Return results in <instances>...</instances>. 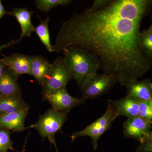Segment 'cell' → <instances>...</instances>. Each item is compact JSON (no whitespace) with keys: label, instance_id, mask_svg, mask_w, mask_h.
I'll return each mask as SVG.
<instances>
[{"label":"cell","instance_id":"cell-1","mask_svg":"<svg viewBox=\"0 0 152 152\" xmlns=\"http://www.w3.org/2000/svg\"><path fill=\"white\" fill-rule=\"evenodd\" d=\"M152 4L151 0H112L102 8L74 12L60 28L53 52L70 47L88 51L97 57L103 74L126 87L152 67L140 44L141 24Z\"/></svg>","mask_w":152,"mask_h":152},{"label":"cell","instance_id":"cell-2","mask_svg":"<svg viewBox=\"0 0 152 152\" xmlns=\"http://www.w3.org/2000/svg\"><path fill=\"white\" fill-rule=\"evenodd\" d=\"M63 51L64 61L80 88L88 75L96 73L100 69L97 57L88 51L70 47Z\"/></svg>","mask_w":152,"mask_h":152},{"label":"cell","instance_id":"cell-3","mask_svg":"<svg viewBox=\"0 0 152 152\" xmlns=\"http://www.w3.org/2000/svg\"><path fill=\"white\" fill-rule=\"evenodd\" d=\"M118 116L113 106L108 102L107 110L104 115L84 129L73 133L71 136L72 141L77 138L88 136L91 139L93 148L96 151L98 148L99 139L106 131L111 129L112 124Z\"/></svg>","mask_w":152,"mask_h":152},{"label":"cell","instance_id":"cell-4","mask_svg":"<svg viewBox=\"0 0 152 152\" xmlns=\"http://www.w3.org/2000/svg\"><path fill=\"white\" fill-rule=\"evenodd\" d=\"M68 112L61 111L53 108L49 109L40 117L37 122L31 126L39 132L43 138H48L51 143H56L55 135L67 119Z\"/></svg>","mask_w":152,"mask_h":152},{"label":"cell","instance_id":"cell-5","mask_svg":"<svg viewBox=\"0 0 152 152\" xmlns=\"http://www.w3.org/2000/svg\"><path fill=\"white\" fill-rule=\"evenodd\" d=\"M117 83L114 76L106 74L96 73L88 75L80 87L82 97L93 99L107 94Z\"/></svg>","mask_w":152,"mask_h":152},{"label":"cell","instance_id":"cell-6","mask_svg":"<svg viewBox=\"0 0 152 152\" xmlns=\"http://www.w3.org/2000/svg\"><path fill=\"white\" fill-rule=\"evenodd\" d=\"M51 64L52 69L49 77L42 86L43 95L66 86L72 79L63 57H58Z\"/></svg>","mask_w":152,"mask_h":152},{"label":"cell","instance_id":"cell-7","mask_svg":"<svg viewBox=\"0 0 152 152\" xmlns=\"http://www.w3.org/2000/svg\"><path fill=\"white\" fill-rule=\"evenodd\" d=\"M44 99L50 104L52 108L61 111L69 112L76 106L84 103L83 98L75 97L68 93L66 86L43 95Z\"/></svg>","mask_w":152,"mask_h":152},{"label":"cell","instance_id":"cell-8","mask_svg":"<svg viewBox=\"0 0 152 152\" xmlns=\"http://www.w3.org/2000/svg\"><path fill=\"white\" fill-rule=\"evenodd\" d=\"M123 134L126 138H132L142 142L152 138L151 124L137 116L128 118L123 124Z\"/></svg>","mask_w":152,"mask_h":152},{"label":"cell","instance_id":"cell-9","mask_svg":"<svg viewBox=\"0 0 152 152\" xmlns=\"http://www.w3.org/2000/svg\"><path fill=\"white\" fill-rule=\"evenodd\" d=\"M126 96L139 102L152 100V83L151 79L137 80L126 86Z\"/></svg>","mask_w":152,"mask_h":152},{"label":"cell","instance_id":"cell-10","mask_svg":"<svg viewBox=\"0 0 152 152\" xmlns=\"http://www.w3.org/2000/svg\"><path fill=\"white\" fill-rule=\"evenodd\" d=\"M29 109L14 112L0 116V129L13 132H21L26 128L24 126L25 120Z\"/></svg>","mask_w":152,"mask_h":152},{"label":"cell","instance_id":"cell-11","mask_svg":"<svg viewBox=\"0 0 152 152\" xmlns=\"http://www.w3.org/2000/svg\"><path fill=\"white\" fill-rule=\"evenodd\" d=\"M4 59L7 67L18 76L23 74L32 75L31 56L14 53Z\"/></svg>","mask_w":152,"mask_h":152},{"label":"cell","instance_id":"cell-12","mask_svg":"<svg viewBox=\"0 0 152 152\" xmlns=\"http://www.w3.org/2000/svg\"><path fill=\"white\" fill-rule=\"evenodd\" d=\"M19 77L6 67L0 77V96H21V88L18 82Z\"/></svg>","mask_w":152,"mask_h":152},{"label":"cell","instance_id":"cell-13","mask_svg":"<svg viewBox=\"0 0 152 152\" xmlns=\"http://www.w3.org/2000/svg\"><path fill=\"white\" fill-rule=\"evenodd\" d=\"M107 101L113 105L119 116H124L128 119L138 115L139 102L134 98L126 96L119 99Z\"/></svg>","mask_w":152,"mask_h":152},{"label":"cell","instance_id":"cell-14","mask_svg":"<svg viewBox=\"0 0 152 152\" xmlns=\"http://www.w3.org/2000/svg\"><path fill=\"white\" fill-rule=\"evenodd\" d=\"M31 72L41 86L48 77L52 69V64L42 56H31Z\"/></svg>","mask_w":152,"mask_h":152},{"label":"cell","instance_id":"cell-15","mask_svg":"<svg viewBox=\"0 0 152 152\" xmlns=\"http://www.w3.org/2000/svg\"><path fill=\"white\" fill-rule=\"evenodd\" d=\"M34 11H29L26 8H15L11 12H8V15L12 16L16 18L20 26V38L24 37H31L32 33L34 32L35 27L32 24L31 20Z\"/></svg>","mask_w":152,"mask_h":152},{"label":"cell","instance_id":"cell-16","mask_svg":"<svg viewBox=\"0 0 152 152\" xmlns=\"http://www.w3.org/2000/svg\"><path fill=\"white\" fill-rule=\"evenodd\" d=\"M27 109L29 106L21 96H0V116Z\"/></svg>","mask_w":152,"mask_h":152},{"label":"cell","instance_id":"cell-17","mask_svg":"<svg viewBox=\"0 0 152 152\" xmlns=\"http://www.w3.org/2000/svg\"><path fill=\"white\" fill-rule=\"evenodd\" d=\"M40 21V23L37 26L35 27L34 32L37 35L42 43L46 47L47 50L50 53L53 52V46L51 44L50 41V33H49L48 23L50 18L47 17L45 20H42L39 16H37Z\"/></svg>","mask_w":152,"mask_h":152},{"label":"cell","instance_id":"cell-18","mask_svg":"<svg viewBox=\"0 0 152 152\" xmlns=\"http://www.w3.org/2000/svg\"><path fill=\"white\" fill-rule=\"evenodd\" d=\"M140 44L143 53L149 60L152 61V26L141 32Z\"/></svg>","mask_w":152,"mask_h":152},{"label":"cell","instance_id":"cell-19","mask_svg":"<svg viewBox=\"0 0 152 152\" xmlns=\"http://www.w3.org/2000/svg\"><path fill=\"white\" fill-rule=\"evenodd\" d=\"M73 1L71 0H36L37 8L42 12H48L58 6H66Z\"/></svg>","mask_w":152,"mask_h":152},{"label":"cell","instance_id":"cell-20","mask_svg":"<svg viewBox=\"0 0 152 152\" xmlns=\"http://www.w3.org/2000/svg\"><path fill=\"white\" fill-rule=\"evenodd\" d=\"M138 116L144 121L152 124V100L139 102Z\"/></svg>","mask_w":152,"mask_h":152},{"label":"cell","instance_id":"cell-21","mask_svg":"<svg viewBox=\"0 0 152 152\" xmlns=\"http://www.w3.org/2000/svg\"><path fill=\"white\" fill-rule=\"evenodd\" d=\"M10 132L4 129H0V152H8L9 150H14L10 138Z\"/></svg>","mask_w":152,"mask_h":152},{"label":"cell","instance_id":"cell-22","mask_svg":"<svg viewBox=\"0 0 152 152\" xmlns=\"http://www.w3.org/2000/svg\"><path fill=\"white\" fill-rule=\"evenodd\" d=\"M152 142V138L145 140L141 143V145H140L137 151L140 152L151 151Z\"/></svg>","mask_w":152,"mask_h":152},{"label":"cell","instance_id":"cell-23","mask_svg":"<svg viewBox=\"0 0 152 152\" xmlns=\"http://www.w3.org/2000/svg\"><path fill=\"white\" fill-rule=\"evenodd\" d=\"M112 1V0H94L92 5L90 8L91 10L102 8L108 5Z\"/></svg>","mask_w":152,"mask_h":152},{"label":"cell","instance_id":"cell-24","mask_svg":"<svg viewBox=\"0 0 152 152\" xmlns=\"http://www.w3.org/2000/svg\"><path fill=\"white\" fill-rule=\"evenodd\" d=\"M22 40L21 39H19L18 40H12L9 42L5 44V45H2L0 46V55H3L5 57L6 56H4V55L2 54L1 52L4 50V49L7 48H10L11 46L14 45H16V44H18L19 42H20Z\"/></svg>","mask_w":152,"mask_h":152},{"label":"cell","instance_id":"cell-25","mask_svg":"<svg viewBox=\"0 0 152 152\" xmlns=\"http://www.w3.org/2000/svg\"><path fill=\"white\" fill-rule=\"evenodd\" d=\"M5 63L4 58L0 59V77L2 76L5 69L6 67Z\"/></svg>","mask_w":152,"mask_h":152},{"label":"cell","instance_id":"cell-26","mask_svg":"<svg viewBox=\"0 0 152 152\" xmlns=\"http://www.w3.org/2000/svg\"><path fill=\"white\" fill-rule=\"evenodd\" d=\"M8 13V12H7L5 10L4 7L2 4V1L0 0V19L6 14Z\"/></svg>","mask_w":152,"mask_h":152},{"label":"cell","instance_id":"cell-27","mask_svg":"<svg viewBox=\"0 0 152 152\" xmlns=\"http://www.w3.org/2000/svg\"><path fill=\"white\" fill-rule=\"evenodd\" d=\"M54 145L55 147H56V152H59L58 151V149H57L56 145V143H55L54 144Z\"/></svg>","mask_w":152,"mask_h":152}]
</instances>
